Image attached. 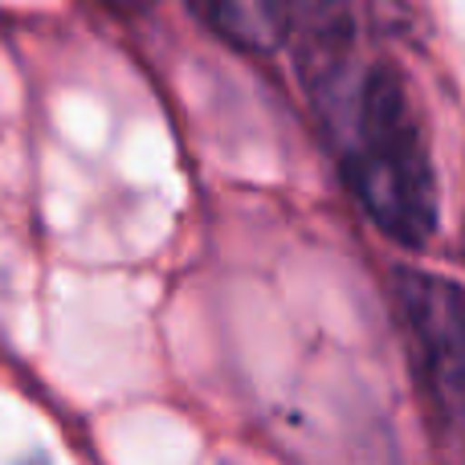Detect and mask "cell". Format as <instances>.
<instances>
[{
  "label": "cell",
  "instance_id": "obj_3",
  "mask_svg": "<svg viewBox=\"0 0 465 465\" xmlns=\"http://www.w3.org/2000/svg\"><path fill=\"white\" fill-rule=\"evenodd\" d=\"M193 8L229 41L262 49L290 33L294 0H193Z\"/></svg>",
  "mask_w": 465,
  "mask_h": 465
},
{
  "label": "cell",
  "instance_id": "obj_2",
  "mask_svg": "<svg viewBox=\"0 0 465 465\" xmlns=\"http://www.w3.org/2000/svg\"><path fill=\"white\" fill-rule=\"evenodd\" d=\"M396 306L425 392L445 417L465 420V286L429 270H401Z\"/></svg>",
  "mask_w": 465,
  "mask_h": 465
},
{
  "label": "cell",
  "instance_id": "obj_1",
  "mask_svg": "<svg viewBox=\"0 0 465 465\" xmlns=\"http://www.w3.org/2000/svg\"><path fill=\"white\" fill-rule=\"evenodd\" d=\"M298 29V65L335 147L347 193L388 241L420 249L437 232L433 147L409 78L388 57L355 49V25L343 5L314 0L290 13Z\"/></svg>",
  "mask_w": 465,
  "mask_h": 465
}]
</instances>
